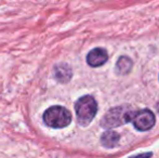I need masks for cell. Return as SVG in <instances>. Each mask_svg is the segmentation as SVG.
Returning <instances> with one entry per match:
<instances>
[{"instance_id": "3957f363", "label": "cell", "mask_w": 159, "mask_h": 158, "mask_svg": "<svg viewBox=\"0 0 159 158\" xmlns=\"http://www.w3.org/2000/svg\"><path fill=\"white\" fill-rule=\"evenodd\" d=\"M44 124L49 128L62 129L71 122V114L66 107L54 105L49 107L42 115Z\"/></svg>"}, {"instance_id": "ba28073f", "label": "cell", "mask_w": 159, "mask_h": 158, "mask_svg": "<svg viewBox=\"0 0 159 158\" xmlns=\"http://www.w3.org/2000/svg\"><path fill=\"white\" fill-rule=\"evenodd\" d=\"M132 66H133L132 60L130 59V57L122 55V56H120L119 59L117 60V63H116V67H115L116 73H117L118 75H121V76L127 75L128 73H130Z\"/></svg>"}, {"instance_id": "6da1fadb", "label": "cell", "mask_w": 159, "mask_h": 158, "mask_svg": "<svg viewBox=\"0 0 159 158\" xmlns=\"http://www.w3.org/2000/svg\"><path fill=\"white\" fill-rule=\"evenodd\" d=\"M135 111L131 106L122 105L113 107L104 115L101 120V126L104 129H113L131 122Z\"/></svg>"}, {"instance_id": "5b68a950", "label": "cell", "mask_w": 159, "mask_h": 158, "mask_svg": "<svg viewBox=\"0 0 159 158\" xmlns=\"http://www.w3.org/2000/svg\"><path fill=\"white\" fill-rule=\"evenodd\" d=\"M108 60V53L103 48H94L87 55V63L91 67H98L104 65Z\"/></svg>"}, {"instance_id": "277c9868", "label": "cell", "mask_w": 159, "mask_h": 158, "mask_svg": "<svg viewBox=\"0 0 159 158\" xmlns=\"http://www.w3.org/2000/svg\"><path fill=\"white\" fill-rule=\"evenodd\" d=\"M155 115L149 110H142L134 113L131 122L139 131H148L155 126Z\"/></svg>"}, {"instance_id": "52a82bcc", "label": "cell", "mask_w": 159, "mask_h": 158, "mask_svg": "<svg viewBox=\"0 0 159 158\" xmlns=\"http://www.w3.org/2000/svg\"><path fill=\"white\" fill-rule=\"evenodd\" d=\"M120 135L114 130H107L101 135V144L106 148H114L119 143Z\"/></svg>"}, {"instance_id": "9c48e42d", "label": "cell", "mask_w": 159, "mask_h": 158, "mask_svg": "<svg viewBox=\"0 0 159 158\" xmlns=\"http://www.w3.org/2000/svg\"><path fill=\"white\" fill-rule=\"evenodd\" d=\"M152 156H153V153L147 152V153H143V154L133 155V156H130L129 158H151Z\"/></svg>"}, {"instance_id": "7a4b0ae2", "label": "cell", "mask_w": 159, "mask_h": 158, "mask_svg": "<svg viewBox=\"0 0 159 158\" xmlns=\"http://www.w3.org/2000/svg\"><path fill=\"white\" fill-rule=\"evenodd\" d=\"M77 121L81 127H87L94 119L98 113V103L92 95H84L75 103Z\"/></svg>"}, {"instance_id": "8992f818", "label": "cell", "mask_w": 159, "mask_h": 158, "mask_svg": "<svg viewBox=\"0 0 159 158\" xmlns=\"http://www.w3.org/2000/svg\"><path fill=\"white\" fill-rule=\"evenodd\" d=\"M53 73H54L55 79L59 82H62V84L68 82L71 79V76H73L70 66L65 63H60L55 65L54 68H53Z\"/></svg>"}]
</instances>
